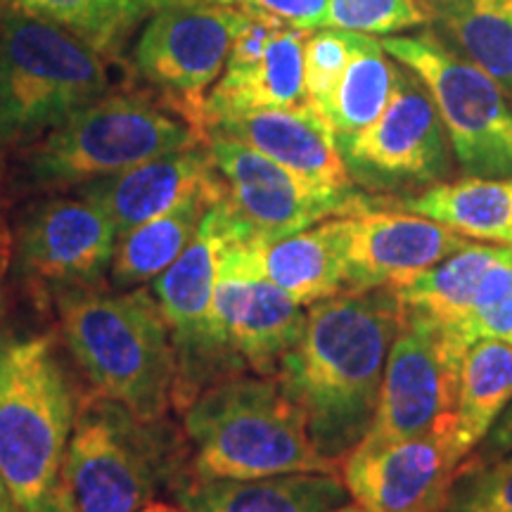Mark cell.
<instances>
[{"instance_id": "5", "label": "cell", "mask_w": 512, "mask_h": 512, "mask_svg": "<svg viewBox=\"0 0 512 512\" xmlns=\"http://www.w3.org/2000/svg\"><path fill=\"white\" fill-rule=\"evenodd\" d=\"M81 396L50 335L0 339V477L22 512H48Z\"/></svg>"}, {"instance_id": "42", "label": "cell", "mask_w": 512, "mask_h": 512, "mask_svg": "<svg viewBox=\"0 0 512 512\" xmlns=\"http://www.w3.org/2000/svg\"><path fill=\"white\" fill-rule=\"evenodd\" d=\"M5 268H8V261H0V280H3ZM0 313H3V287H0Z\"/></svg>"}, {"instance_id": "1", "label": "cell", "mask_w": 512, "mask_h": 512, "mask_svg": "<svg viewBox=\"0 0 512 512\" xmlns=\"http://www.w3.org/2000/svg\"><path fill=\"white\" fill-rule=\"evenodd\" d=\"M406 306L394 290L342 292L306 309L278 382L304 415L313 446L342 463L373 425L384 363Z\"/></svg>"}, {"instance_id": "14", "label": "cell", "mask_w": 512, "mask_h": 512, "mask_svg": "<svg viewBox=\"0 0 512 512\" xmlns=\"http://www.w3.org/2000/svg\"><path fill=\"white\" fill-rule=\"evenodd\" d=\"M465 354L467 347L453 332L406 309L384 363L373 425L361 444L380 446L453 425Z\"/></svg>"}, {"instance_id": "31", "label": "cell", "mask_w": 512, "mask_h": 512, "mask_svg": "<svg viewBox=\"0 0 512 512\" xmlns=\"http://www.w3.org/2000/svg\"><path fill=\"white\" fill-rule=\"evenodd\" d=\"M432 17L418 0H328L323 27L368 36H396L425 27Z\"/></svg>"}, {"instance_id": "15", "label": "cell", "mask_w": 512, "mask_h": 512, "mask_svg": "<svg viewBox=\"0 0 512 512\" xmlns=\"http://www.w3.org/2000/svg\"><path fill=\"white\" fill-rule=\"evenodd\" d=\"M119 230L86 197H48L31 204L12 238V268L34 294L98 287L110 275Z\"/></svg>"}, {"instance_id": "23", "label": "cell", "mask_w": 512, "mask_h": 512, "mask_svg": "<svg viewBox=\"0 0 512 512\" xmlns=\"http://www.w3.org/2000/svg\"><path fill=\"white\" fill-rule=\"evenodd\" d=\"M389 207L437 221L467 240L512 247V178L441 181L389 200Z\"/></svg>"}, {"instance_id": "6", "label": "cell", "mask_w": 512, "mask_h": 512, "mask_svg": "<svg viewBox=\"0 0 512 512\" xmlns=\"http://www.w3.org/2000/svg\"><path fill=\"white\" fill-rule=\"evenodd\" d=\"M114 88L112 57L0 0V147L31 145Z\"/></svg>"}, {"instance_id": "18", "label": "cell", "mask_w": 512, "mask_h": 512, "mask_svg": "<svg viewBox=\"0 0 512 512\" xmlns=\"http://www.w3.org/2000/svg\"><path fill=\"white\" fill-rule=\"evenodd\" d=\"M209 133L240 140L304 181L325 188H358L351 181L330 121L311 102L283 110L230 114L214 121Z\"/></svg>"}, {"instance_id": "16", "label": "cell", "mask_w": 512, "mask_h": 512, "mask_svg": "<svg viewBox=\"0 0 512 512\" xmlns=\"http://www.w3.org/2000/svg\"><path fill=\"white\" fill-rule=\"evenodd\" d=\"M460 463L453 422L420 437L358 444L339 463V477L368 512H444Z\"/></svg>"}, {"instance_id": "28", "label": "cell", "mask_w": 512, "mask_h": 512, "mask_svg": "<svg viewBox=\"0 0 512 512\" xmlns=\"http://www.w3.org/2000/svg\"><path fill=\"white\" fill-rule=\"evenodd\" d=\"M399 74L401 64L375 36L358 34L354 55L325 114L337 140L354 136L380 117L392 100Z\"/></svg>"}, {"instance_id": "36", "label": "cell", "mask_w": 512, "mask_h": 512, "mask_svg": "<svg viewBox=\"0 0 512 512\" xmlns=\"http://www.w3.org/2000/svg\"><path fill=\"white\" fill-rule=\"evenodd\" d=\"M512 453V401L508 403L501 418L496 420V425L491 427V432L486 434L482 444H479L475 451L467 456L460 467L463 465H486L494 463L498 458H505Z\"/></svg>"}, {"instance_id": "41", "label": "cell", "mask_w": 512, "mask_h": 512, "mask_svg": "<svg viewBox=\"0 0 512 512\" xmlns=\"http://www.w3.org/2000/svg\"><path fill=\"white\" fill-rule=\"evenodd\" d=\"M332 512H368V510H363L361 505H356V503H344L342 508H337V510H332Z\"/></svg>"}, {"instance_id": "43", "label": "cell", "mask_w": 512, "mask_h": 512, "mask_svg": "<svg viewBox=\"0 0 512 512\" xmlns=\"http://www.w3.org/2000/svg\"><path fill=\"white\" fill-rule=\"evenodd\" d=\"M0 181H3V166H0ZM3 197V195H0ZM0 219H3V214H0Z\"/></svg>"}, {"instance_id": "7", "label": "cell", "mask_w": 512, "mask_h": 512, "mask_svg": "<svg viewBox=\"0 0 512 512\" xmlns=\"http://www.w3.org/2000/svg\"><path fill=\"white\" fill-rule=\"evenodd\" d=\"M202 143L207 136L155 93L114 88L24 145L22 164L34 188L69 190Z\"/></svg>"}, {"instance_id": "4", "label": "cell", "mask_w": 512, "mask_h": 512, "mask_svg": "<svg viewBox=\"0 0 512 512\" xmlns=\"http://www.w3.org/2000/svg\"><path fill=\"white\" fill-rule=\"evenodd\" d=\"M183 434L197 479L339 475V463L313 446L302 411L275 375L240 373L209 384L183 411Z\"/></svg>"}, {"instance_id": "9", "label": "cell", "mask_w": 512, "mask_h": 512, "mask_svg": "<svg viewBox=\"0 0 512 512\" xmlns=\"http://www.w3.org/2000/svg\"><path fill=\"white\" fill-rule=\"evenodd\" d=\"M242 17V5L219 0H162L133 50V67L147 91L204 136V102L226 69Z\"/></svg>"}, {"instance_id": "3", "label": "cell", "mask_w": 512, "mask_h": 512, "mask_svg": "<svg viewBox=\"0 0 512 512\" xmlns=\"http://www.w3.org/2000/svg\"><path fill=\"white\" fill-rule=\"evenodd\" d=\"M188 472V439L169 420L138 418L91 389L81 396L48 512H140Z\"/></svg>"}, {"instance_id": "12", "label": "cell", "mask_w": 512, "mask_h": 512, "mask_svg": "<svg viewBox=\"0 0 512 512\" xmlns=\"http://www.w3.org/2000/svg\"><path fill=\"white\" fill-rule=\"evenodd\" d=\"M207 147L226 185L223 200L261 245L302 233L335 216H358L389 207L387 197L368 195L361 188H325L304 181L249 145L219 133H209Z\"/></svg>"}, {"instance_id": "26", "label": "cell", "mask_w": 512, "mask_h": 512, "mask_svg": "<svg viewBox=\"0 0 512 512\" xmlns=\"http://www.w3.org/2000/svg\"><path fill=\"white\" fill-rule=\"evenodd\" d=\"M510 252L512 247L505 245L472 242L394 292L408 311L425 313L444 330L456 332L475 302L486 271Z\"/></svg>"}, {"instance_id": "25", "label": "cell", "mask_w": 512, "mask_h": 512, "mask_svg": "<svg viewBox=\"0 0 512 512\" xmlns=\"http://www.w3.org/2000/svg\"><path fill=\"white\" fill-rule=\"evenodd\" d=\"M512 401V344L475 342L463 358L458 382L456 448L463 460L482 444Z\"/></svg>"}, {"instance_id": "32", "label": "cell", "mask_w": 512, "mask_h": 512, "mask_svg": "<svg viewBox=\"0 0 512 512\" xmlns=\"http://www.w3.org/2000/svg\"><path fill=\"white\" fill-rule=\"evenodd\" d=\"M444 512H512V456L458 467Z\"/></svg>"}, {"instance_id": "8", "label": "cell", "mask_w": 512, "mask_h": 512, "mask_svg": "<svg viewBox=\"0 0 512 512\" xmlns=\"http://www.w3.org/2000/svg\"><path fill=\"white\" fill-rule=\"evenodd\" d=\"M380 43L427 86L458 169L465 176L512 178V105L503 88L437 29Z\"/></svg>"}, {"instance_id": "29", "label": "cell", "mask_w": 512, "mask_h": 512, "mask_svg": "<svg viewBox=\"0 0 512 512\" xmlns=\"http://www.w3.org/2000/svg\"><path fill=\"white\" fill-rule=\"evenodd\" d=\"M453 335L467 349L482 339L512 344V252L486 271L475 302Z\"/></svg>"}, {"instance_id": "19", "label": "cell", "mask_w": 512, "mask_h": 512, "mask_svg": "<svg viewBox=\"0 0 512 512\" xmlns=\"http://www.w3.org/2000/svg\"><path fill=\"white\" fill-rule=\"evenodd\" d=\"M216 181L219 171L207 143H202L81 185L79 195L98 204L124 235Z\"/></svg>"}, {"instance_id": "37", "label": "cell", "mask_w": 512, "mask_h": 512, "mask_svg": "<svg viewBox=\"0 0 512 512\" xmlns=\"http://www.w3.org/2000/svg\"><path fill=\"white\" fill-rule=\"evenodd\" d=\"M10 254H12V235L8 233L5 219H0V261H8L10 264Z\"/></svg>"}, {"instance_id": "30", "label": "cell", "mask_w": 512, "mask_h": 512, "mask_svg": "<svg viewBox=\"0 0 512 512\" xmlns=\"http://www.w3.org/2000/svg\"><path fill=\"white\" fill-rule=\"evenodd\" d=\"M358 34L342 29H313L304 41V88L306 102L328 114L330 102L342 81L344 69L354 55Z\"/></svg>"}, {"instance_id": "24", "label": "cell", "mask_w": 512, "mask_h": 512, "mask_svg": "<svg viewBox=\"0 0 512 512\" xmlns=\"http://www.w3.org/2000/svg\"><path fill=\"white\" fill-rule=\"evenodd\" d=\"M223 197H226V185L219 176L214 185L195 192L166 214L119 235L110 266V285L114 290H133L157 280L195 238L211 204Z\"/></svg>"}, {"instance_id": "33", "label": "cell", "mask_w": 512, "mask_h": 512, "mask_svg": "<svg viewBox=\"0 0 512 512\" xmlns=\"http://www.w3.org/2000/svg\"><path fill=\"white\" fill-rule=\"evenodd\" d=\"M8 3L29 15L60 24L107 57H117L124 46L117 29L112 27L95 0H8Z\"/></svg>"}, {"instance_id": "11", "label": "cell", "mask_w": 512, "mask_h": 512, "mask_svg": "<svg viewBox=\"0 0 512 512\" xmlns=\"http://www.w3.org/2000/svg\"><path fill=\"white\" fill-rule=\"evenodd\" d=\"M233 226L235 216L226 200L211 204L190 245L150 283L174 339V408L181 413L209 384L242 373L223 349L214 325L216 261Z\"/></svg>"}, {"instance_id": "40", "label": "cell", "mask_w": 512, "mask_h": 512, "mask_svg": "<svg viewBox=\"0 0 512 512\" xmlns=\"http://www.w3.org/2000/svg\"><path fill=\"white\" fill-rule=\"evenodd\" d=\"M140 512H181L176 508V505H166V503H152V505H147L145 510H140Z\"/></svg>"}, {"instance_id": "27", "label": "cell", "mask_w": 512, "mask_h": 512, "mask_svg": "<svg viewBox=\"0 0 512 512\" xmlns=\"http://www.w3.org/2000/svg\"><path fill=\"white\" fill-rule=\"evenodd\" d=\"M432 22L512 100V0H460L437 12Z\"/></svg>"}, {"instance_id": "17", "label": "cell", "mask_w": 512, "mask_h": 512, "mask_svg": "<svg viewBox=\"0 0 512 512\" xmlns=\"http://www.w3.org/2000/svg\"><path fill=\"white\" fill-rule=\"evenodd\" d=\"M472 240L425 216L380 207L351 216L347 292L399 290Z\"/></svg>"}, {"instance_id": "39", "label": "cell", "mask_w": 512, "mask_h": 512, "mask_svg": "<svg viewBox=\"0 0 512 512\" xmlns=\"http://www.w3.org/2000/svg\"><path fill=\"white\" fill-rule=\"evenodd\" d=\"M0 512H22L19 510V505L15 503V498H12L10 489L5 486L3 477H0Z\"/></svg>"}, {"instance_id": "38", "label": "cell", "mask_w": 512, "mask_h": 512, "mask_svg": "<svg viewBox=\"0 0 512 512\" xmlns=\"http://www.w3.org/2000/svg\"><path fill=\"white\" fill-rule=\"evenodd\" d=\"M418 3L422 5V10H425L427 15L434 19V15H437V12L451 8V5L460 3V0H418Z\"/></svg>"}, {"instance_id": "13", "label": "cell", "mask_w": 512, "mask_h": 512, "mask_svg": "<svg viewBox=\"0 0 512 512\" xmlns=\"http://www.w3.org/2000/svg\"><path fill=\"white\" fill-rule=\"evenodd\" d=\"M259 249L261 242L235 216L233 233L216 261L214 325L242 373L275 375L302 337L306 309L266 278Z\"/></svg>"}, {"instance_id": "35", "label": "cell", "mask_w": 512, "mask_h": 512, "mask_svg": "<svg viewBox=\"0 0 512 512\" xmlns=\"http://www.w3.org/2000/svg\"><path fill=\"white\" fill-rule=\"evenodd\" d=\"M100 5V10L105 12V17L110 19V24L117 29L121 41H126V36L138 27L143 19H147L159 8L162 0H95Z\"/></svg>"}, {"instance_id": "2", "label": "cell", "mask_w": 512, "mask_h": 512, "mask_svg": "<svg viewBox=\"0 0 512 512\" xmlns=\"http://www.w3.org/2000/svg\"><path fill=\"white\" fill-rule=\"evenodd\" d=\"M64 347L93 392L138 418L159 420L174 408L176 349L150 287H76L53 297Z\"/></svg>"}, {"instance_id": "21", "label": "cell", "mask_w": 512, "mask_h": 512, "mask_svg": "<svg viewBox=\"0 0 512 512\" xmlns=\"http://www.w3.org/2000/svg\"><path fill=\"white\" fill-rule=\"evenodd\" d=\"M309 31L287 24L278 31L266 53L254 64L223 69L204 102V124L230 114L256 110H283L306 102L304 88V41Z\"/></svg>"}, {"instance_id": "20", "label": "cell", "mask_w": 512, "mask_h": 512, "mask_svg": "<svg viewBox=\"0 0 512 512\" xmlns=\"http://www.w3.org/2000/svg\"><path fill=\"white\" fill-rule=\"evenodd\" d=\"M171 498L181 512H332L349 503V491L328 472L256 479H197L188 472Z\"/></svg>"}, {"instance_id": "44", "label": "cell", "mask_w": 512, "mask_h": 512, "mask_svg": "<svg viewBox=\"0 0 512 512\" xmlns=\"http://www.w3.org/2000/svg\"><path fill=\"white\" fill-rule=\"evenodd\" d=\"M510 456H512V453H510Z\"/></svg>"}, {"instance_id": "22", "label": "cell", "mask_w": 512, "mask_h": 512, "mask_svg": "<svg viewBox=\"0 0 512 512\" xmlns=\"http://www.w3.org/2000/svg\"><path fill=\"white\" fill-rule=\"evenodd\" d=\"M351 216L320 221L302 233L261 245V268L273 285L304 309L347 292V247Z\"/></svg>"}, {"instance_id": "10", "label": "cell", "mask_w": 512, "mask_h": 512, "mask_svg": "<svg viewBox=\"0 0 512 512\" xmlns=\"http://www.w3.org/2000/svg\"><path fill=\"white\" fill-rule=\"evenodd\" d=\"M358 188L375 197H408L453 174L451 140L430 91L401 64L392 100L373 124L337 140Z\"/></svg>"}, {"instance_id": "34", "label": "cell", "mask_w": 512, "mask_h": 512, "mask_svg": "<svg viewBox=\"0 0 512 512\" xmlns=\"http://www.w3.org/2000/svg\"><path fill=\"white\" fill-rule=\"evenodd\" d=\"M233 5H247L268 15L283 19L297 29H323L328 15V0H230Z\"/></svg>"}]
</instances>
